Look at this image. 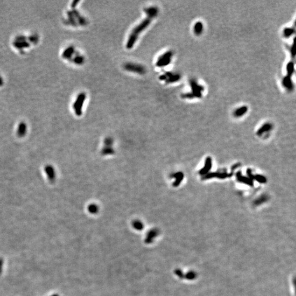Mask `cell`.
I'll use <instances>...</instances> for the list:
<instances>
[{"label": "cell", "instance_id": "6da1fadb", "mask_svg": "<svg viewBox=\"0 0 296 296\" xmlns=\"http://www.w3.org/2000/svg\"><path fill=\"white\" fill-rule=\"evenodd\" d=\"M153 19V18L148 16L146 18L144 19L141 23L133 29L127 41L126 47L128 49H131L134 46L139 35L150 25Z\"/></svg>", "mask_w": 296, "mask_h": 296}, {"label": "cell", "instance_id": "7a4b0ae2", "mask_svg": "<svg viewBox=\"0 0 296 296\" xmlns=\"http://www.w3.org/2000/svg\"><path fill=\"white\" fill-rule=\"evenodd\" d=\"M173 55V52L170 50L161 55L157 60L156 65L159 68H162L167 66L171 63Z\"/></svg>", "mask_w": 296, "mask_h": 296}, {"label": "cell", "instance_id": "3957f363", "mask_svg": "<svg viewBox=\"0 0 296 296\" xmlns=\"http://www.w3.org/2000/svg\"><path fill=\"white\" fill-rule=\"evenodd\" d=\"M190 86L191 87L192 92L191 93H187L183 95V98H192V97L198 98L201 97V93L203 90L202 87L198 85L195 80H191L190 81Z\"/></svg>", "mask_w": 296, "mask_h": 296}, {"label": "cell", "instance_id": "277c9868", "mask_svg": "<svg viewBox=\"0 0 296 296\" xmlns=\"http://www.w3.org/2000/svg\"><path fill=\"white\" fill-rule=\"evenodd\" d=\"M124 69L132 73H136L138 74H144L146 73V70L145 68L140 64L128 63L124 65Z\"/></svg>", "mask_w": 296, "mask_h": 296}, {"label": "cell", "instance_id": "5b68a950", "mask_svg": "<svg viewBox=\"0 0 296 296\" xmlns=\"http://www.w3.org/2000/svg\"><path fill=\"white\" fill-rule=\"evenodd\" d=\"M86 98V96L85 93H81L78 96L75 102L73 104V109L76 115H80L82 114V107Z\"/></svg>", "mask_w": 296, "mask_h": 296}, {"label": "cell", "instance_id": "8992f818", "mask_svg": "<svg viewBox=\"0 0 296 296\" xmlns=\"http://www.w3.org/2000/svg\"><path fill=\"white\" fill-rule=\"evenodd\" d=\"M180 78L181 76L179 74L172 73H166L160 76V80L165 81L167 83L177 82L180 80Z\"/></svg>", "mask_w": 296, "mask_h": 296}, {"label": "cell", "instance_id": "52a82bcc", "mask_svg": "<svg viewBox=\"0 0 296 296\" xmlns=\"http://www.w3.org/2000/svg\"><path fill=\"white\" fill-rule=\"evenodd\" d=\"M247 174L248 176V177L251 179L252 181H253V180H255L260 183H265L267 182L266 178L264 177L263 176L260 175V174H255V175L253 174L252 172V171L250 169H247Z\"/></svg>", "mask_w": 296, "mask_h": 296}, {"label": "cell", "instance_id": "ba28073f", "mask_svg": "<svg viewBox=\"0 0 296 296\" xmlns=\"http://www.w3.org/2000/svg\"><path fill=\"white\" fill-rule=\"evenodd\" d=\"M232 174H228L227 173H219V172H213V173H208L205 175L203 177V179L206 180L211 179L212 178H218L219 179H225L227 178L230 177L232 176Z\"/></svg>", "mask_w": 296, "mask_h": 296}, {"label": "cell", "instance_id": "9c48e42d", "mask_svg": "<svg viewBox=\"0 0 296 296\" xmlns=\"http://www.w3.org/2000/svg\"><path fill=\"white\" fill-rule=\"evenodd\" d=\"M212 159L210 157H207L205 161L204 167L201 169L199 172L200 174L202 176H204L205 175L207 174L210 172L211 169H212Z\"/></svg>", "mask_w": 296, "mask_h": 296}, {"label": "cell", "instance_id": "30bf717a", "mask_svg": "<svg viewBox=\"0 0 296 296\" xmlns=\"http://www.w3.org/2000/svg\"><path fill=\"white\" fill-rule=\"evenodd\" d=\"M237 181L240 182L244 183L251 187H252L253 185V181L248 177H247L246 176H244L240 171L238 172L237 173Z\"/></svg>", "mask_w": 296, "mask_h": 296}, {"label": "cell", "instance_id": "8fae6325", "mask_svg": "<svg viewBox=\"0 0 296 296\" xmlns=\"http://www.w3.org/2000/svg\"><path fill=\"white\" fill-rule=\"evenodd\" d=\"M282 83H283V87L285 88H286L287 90L291 91L292 90L293 88V83L292 82L291 77H290L289 76L286 75L283 78Z\"/></svg>", "mask_w": 296, "mask_h": 296}, {"label": "cell", "instance_id": "7c38bea8", "mask_svg": "<svg viewBox=\"0 0 296 296\" xmlns=\"http://www.w3.org/2000/svg\"><path fill=\"white\" fill-rule=\"evenodd\" d=\"M204 30V24L201 22H197L194 24L193 27V32L196 36H200Z\"/></svg>", "mask_w": 296, "mask_h": 296}, {"label": "cell", "instance_id": "4fadbf2b", "mask_svg": "<svg viewBox=\"0 0 296 296\" xmlns=\"http://www.w3.org/2000/svg\"><path fill=\"white\" fill-rule=\"evenodd\" d=\"M144 11L147 16L154 18L158 14L159 9L156 7H150L145 9Z\"/></svg>", "mask_w": 296, "mask_h": 296}, {"label": "cell", "instance_id": "5bb4252c", "mask_svg": "<svg viewBox=\"0 0 296 296\" xmlns=\"http://www.w3.org/2000/svg\"><path fill=\"white\" fill-rule=\"evenodd\" d=\"M248 111V107L247 106H242L240 108H237L234 112V115L236 118H239L244 116Z\"/></svg>", "mask_w": 296, "mask_h": 296}, {"label": "cell", "instance_id": "9a60e30c", "mask_svg": "<svg viewBox=\"0 0 296 296\" xmlns=\"http://www.w3.org/2000/svg\"><path fill=\"white\" fill-rule=\"evenodd\" d=\"M273 127L272 125L270 123H265L260 128L257 132V135L260 136L263 134L265 132H268L270 131Z\"/></svg>", "mask_w": 296, "mask_h": 296}, {"label": "cell", "instance_id": "2e32d148", "mask_svg": "<svg viewBox=\"0 0 296 296\" xmlns=\"http://www.w3.org/2000/svg\"><path fill=\"white\" fill-rule=\"evenodd\" d=\"M45 171L50 181L54 180L55 178V172L53 168L50 166H47L45 168Z\"/></svg>", "mask_w": 296, "mask_h": 296}, {"label": "cell", "instance_id": "e0dca14e", "mask_svg": "<svg viewBox=\"0 0 296 296\" xmlns=\"http://www.w3.org/2000/svg\"><path fill=\"white\" fill-rule=\"evenodd\" d=\"M286 71L287 75L291 77L293 73L295 72V63L293 62H290L286 66Z\"/></svg>", "mask_w": 296, "mask_h": 296}, {"label": "cell", "instance_id": "ac0fdd59", "mask_svg": "<svg viewBox=\"0 0 296 296\" xmlns=\"http://www.w3.org/2000/svg\"><path fill=\"white\" fill-rule=\"evenodd\" d=\"M295 32V29L292 27H286L283 29V35L286 38H289Z\"/></svg>", "mask_w": 296, "mask_h": 296}, {"label": "cell", "instance_id": "d6986e66", "mask_svg": "<svg viewBox=\"0 0 296 296\" xmlns=\"http://www.w3.org/2000/svg\"><path fill=\"white\" fill-rule=\"evenodd\" d=\"M26 130H27V127H26V125H25V123H21L20 125H19L18 130L19 136L20 137L23 136L26 133Z\"/></svg>", "mask_w": 296, "mask_h": 296}, {"label": "cell", "instance_id": "ffe728a7", "mask_svg": "<svg viewBox=\"0 0 296 296\" xmlns=\"http://www.w3.org/2000/svg\"><path fill=\"white\" fill-rule=\"evenodd\" d=\"M74 52V48L73 47H70L69 48H68V49H66V50H65L64 53H63V57H64V58H70V57L73 55Z\"/></svg>", "mask_w": 296, "mask_h": 296}, {"label": "cell", "instance_id": "44dd1931", "mask_svg": "<svg viewBox=\"0 0 296 296\" xmlns=\"http://www.w3.org/2000/svg\"><path fill=\"white\" fill-rule=\"evenodd\" d=\"M175 177L176 178V181L174 183V185L176 186H178L183 180V173H181V172L177 173L175 175Z\"/></svg>", "mask_w": 296, "mask_h": 296}]
</instances>
